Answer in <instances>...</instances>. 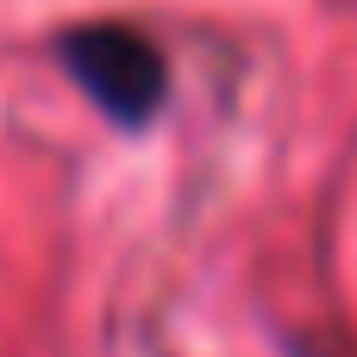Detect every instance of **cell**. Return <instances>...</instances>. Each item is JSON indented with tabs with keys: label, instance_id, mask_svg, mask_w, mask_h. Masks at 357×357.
I'll return each instance as SVG.
<instances>
[{
	"label": "cell",
	"instance_id": "obj_1",
	"mask_svg": "<svg viewBox=\"0 0 357 357\" xmlns=\"http://www.w3.org/2000/svg\"><path fill=\"white\" fill-rule=\"evenodd\" d=\"M56 63L82 88V100L119 132H144L169 100V63L138 25H119V19L69 25L56 31Z\"/></svg>",
	"mask_w": 357,
	"mask_h": 357
},
{
	"label": "cell",
	"instance_id": "obj_2",
	"mask_svg": "<svg viewBox=\"0 0 357 357\" xmlns=\"http://www.w3.org/2000/svg\"><path fill=\"white\" fill-rule=\"evenodd\" d=\"M289 357H333V351H320V345H295Z\"/></svg>",
	"mask_w": 357,
	"mask_h": 357
}]
</instances>
